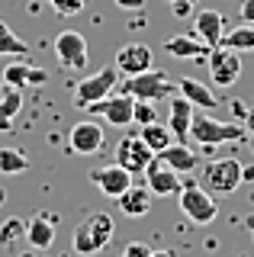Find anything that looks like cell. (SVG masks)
I'll use <instances>...</instances> for the list:
<instances>
[{"mask_svg":"<svg viewBox=\"0 0 254 257\" xmlns=\"http://www.w3.org/2000/svg\"><path fill=\"white\" fill-rule=\"evenodd\" d=\"M244 135H248V128L203 116V112H193V122H190V142H196L203 151H212L216 145H225V142H241Z\"/></svg>","mask_w":254,"mask_h":257,"instance_id":"cell-1","label":"cell"},{"mask_svg":"<svg viewBox=\"0 0 254 257\" xmlns=\"http://www.w3.org/2000/svg\"><path fill=\"white\" fill-rule=\"evenodd\" d=\"M113 215L109 212H93L74 228V254L81 257H90V254H100L103 247L113 241Z\"/></svg>","mask_w":254,"mask_h":257,"instance_id":"cell-2","label":"cell"},{"mask_svg":"<svg viewBox=\"0 0 254 257\" xmlns=\"http://www.w3.org/2000/svg\"><path fill=\"white\" fill-rule=\"evenodd\" d=\"M174 90H177V80H171L158 68H148L142 74H132L122 80V93L136 96V100H148V103L168 100V96H174Z\"/></svg>","mask_w":254,"mask_h":257,"instance_id":"cell-3","label":"cell"},{"mask_svg":"<svg viewBox=\"0 0 254 257\" xmlns=\"http://www.w3.org/2000/svg\"><path fill=\"white\" fill-rule=\"evenodd\" d=\"M180 209H184V215L190 222H196V225H209V222H216V215H219V206H216V199H212V193L203 187V183H196V180H184V187H180Z\"/></svg>","mask_w":254,"mask_h":257,"instance_id":"cell-4","label":"cell"},{"mask_svg":"<svg viewBox=\"0 0 254 257\" xmlns=\"http://www.w3.org/2000/svg\"><path fill=\"white\" fill-rule=\"evenodd\" d=\"M200 183L209 193H219V196H228L241 187V161L235 158H212L209 164L203 167Z\"/></svg>","mask_w":254,"mask_h":257,"instance_id":"cell-5","label":"cell"},{"mask_svg":"<svg viewBox=\"0 0 254 257\" xmlns=\"http://www.w3.org/2000/svg\"><path fill=\"white\" fill-rule=\"evenodd\" d=\"M119 77H122V74L116 71V64H113V68L97 71V74H90V77H81L77 87H74V103L87 109L90 103H97V100H103V96L113 93V87L119 84Z\"/></svg>","mask_w":254,"mask_h":257,"instance_id":"cell-6","label":"cell"},{"mask_svg":"<svg viewBox=\"0 0 254 257\" xmlns=\"http://www.w3.org/2000/svg\"><path fill=\"white\" fill-rule=\"evenodd\" d=\"M132 109H136V96H129V93H116V96L109 93V96H103V100L87 106L90 116H97V119H103V122H109L116 128L132 125Z\"/></svg>","mask_w":254,"mask_h":257,"instance_id":"cell-7","label":"cell"},{"mask_svg":"<svg viewBox=\"0 0 254 257\" xmlns=\"http://www.w3.org/2000/svg\"><path fill=\"white\" fill-rule=\"evenodd\" d=\"M90 48H87V39L74 29H65L55 36V58H58L61 68L68 71H84L87 68V58H90Z\"/></svg>","mask_w":254,"mask_h":257,"instance_id":"cell-8","label":"cell"},{"mask_svg":"<svg viewBox=\"0 0 254 257\" xmlns=\"http://www.w3.org/2000/svg\"><path fill=\"white\" fill-rule=\"evenodd\" d=\"M206 68H209V77L216 80L219 87H232L241 77V55L232 52L225 45L209 48V58H206Z\"/></svg>","mask_w":254,"mask_h":257,"instance_id":"cell-9","label":"cell"},{"mask_svg":"<svg viewBox=\"0 0 254 257\" xmlns=\"http://www.w3.org/2000/svg\"><path fill=\"white\" fill-rule=\"evenodd\" d=\"M103 142H106V132L97 119H81V122L71 125L68 132V148L81 158H90V155H100Z\"/></svg>","mask_w":254,"mask_h":257,"instance_id":"cell-10","label":"cell"},{"mask_svg":"<svg viewBox=\"0 0 254 257\" xmlns=\"http://www.w3.org/2000/svg\"><path fill=\"white\" fill-rule=\"evenodd\" d=\"M152 158H155V151L142 142L139 132L136 135H122L119 145H116V164H122L132 177H136V174H145V167L152 164Z\"/></svg>","mask_w":254,"mask_h":257,"instance_id":"cell-11","label":"cell"},{"mask_svg":"<svg viewBox=\"0 0 254 257\" xmlns=\"http://www.w3.org/2000/svg\"><path fill=\"white\" fill-rule=\"evenodd\" d=\"M148 68H155V48L152 45L129 42L116 52V71L119 74L132 77V74H142V71H148Z\"/></svg>","mask_w":254,"mask_h":257,"instance_id":"cell-12","label":"cell"},{"mask_svg":"<svg viewBox=\"0 0 254 257\" xmlns=\"http://www.w3.org/2000/svg\"><path fill=\"white\" fill-rule=\"evenodd\" d=\"M145 187L152 190V196H171V193H180V187H184V180H180V174L174 171L171 164H164L161 158H152V164L145 167Z\"/></svg>","mask_w":254,"mask_h":257,"instance_id":"cell-13","label":"cell"},{"mask_svg":"<svg viewBox=\"0 0 254 257\" xmlns=\"http://www.w3.org/2000/svg\"><path fill=\"white\" fill-rule=\"evenodd\" d=\"M90 180H93V187H97L103 196H109V199H119L125 190L132 187V174L125 171L122 164H106V167H100V171L90 174Z\"/></svg>","mask_w":254,"mask_h":257,"instance_id":"cell-14","label":"cell"},{"mask_svg":"<svg viewBox=\"0 0 254 257\" xmlns=\"http://www.w3.org/2000/svg\"><path fill=\"white\" fill-rule=\"evenodd\" d=\"M193 36L203 39L209 48H216L222 42V36H225V16H222L219 10H200L193 13Z\"/></svg>","mask_w":254,"mask_h":257,"instance_id":"cell-15","label":"cell"},{"mask_svg":"<svg viewBox=\"0 0 254 257\" xmlns=\"http://www.w3.org/2000/svg\"><path fill=\"white\" fill-rule=\"evenodd\" d=\"M0 80H4L7 87H42L45 80H49V71H42V68H33V64H26V61H10L4 68V74H0Z\"/></svg>","mask_w":254,"mask_h":257,"instance_id":"cell-16","label":"cell"},{"mask_svg":"<svg viewBox=\"0 0 254 257\" xmlns=\"http://www.w3.org/2000/svg\"><path fill=\"white\" fill-rule=\"evenodd\" d=\"M164 52L171 58H187V61H206L209 58V45L203 39H196L193 32L190 36H171L164 39Z\"/></svg>","mask_w":254,"mask_h":257,"instance_id":"cell-17","label":"cell"},{"mask_svg":"<svg viewBox=\"0 0 254 257\" xmlns=\"http://www.w3.org/2000/svg\"><path fill=\"white\" fill-rule=\"evenodd\" d=\"M193 112L196 106L184 96H174L171 100V109H168V128L174 132L177 142H187L190 139V122H193Z\"/></svg>","mask_w":254,"mask_h":257,"instance_id":"cell-18","label":"cell"},{"mask_svg":"<svg viewBox=\"0 0 254 257\" xmlns=\"http://www.w3.org/2000/svg\"><path fill=\"white\" fill-rule=\"evenodd\" d=\"M152 199L155 196H152L148 187H136V183H132L116 203H119V212H122V215H129V219H142V215H148V209H152Z\"/></svg>","mask_w":254,"mask_h":257,"instance_id":"cell-19","label":"cell"},{"mask_svg":"<svg viewBox=\"0 0 254 257\" xmlns=\"http://www.w3.org/2000/svg\"><path fill=\"white\" fill-rule=\"evenodd\" d=\"M158 158H161L164 164H171L177 174H190V171H196V167H200V158L203 155H196L187 142H174L171 148H164Z\"/></svg>","mask_w":254,"mask_h":257,"instance_id":"cell-20","label":"cell"},{"mask_svg":"<svg viewBox=\"0 0 254 257\" xmlns=\"http://www.w3.org/2000/svg\"><path fill=\"white\" fill-rule=\"evenodd\" d=\"M26 241L39 251H45V247H52L55 241V215H33V219L26 222Z\"/></svg>","mask_w":254,"mask_h":257,"instance_id":"cell-21","label":"cell"},{"mask_svg":"<svg viewBox=\"0 0 254 257\" xmlns=\"http://www.w3.org/2000/svg\"><path fill=\"white\" fill-rule=\"evenodd\" d=\"M177 93L184 96V100H190L193 106H200V109H212V106H219L216 93H212L206 84H200L196 77H180V80H177Z\"/></svg>","mask_w":254,"mask_h":257,"instance_id":"cell-22","label":"cell"},{"mask_svg":"<svg viewBox=\"0 0 254 257\" xmlns=\"http://www.w3.org/2000/svg\"><path fill=\"white\" fill-rule=\"evenodd\" d=\"M23 109V90L20 87H7L0 96V132H13V119Z\"/></svg>","mask_w":254,"mask_h":257,"instance_id":"cell-23","label":"cell"},{"mask_svg":"<svg viewBox=\"0 0 254 257\" xmlns=\"http://www.w3.org/2000/svg\"><path fill=\"white\" fill-rule=\"evenodd\" d=\"M139 135H142V142H145L148 148L155 151V155H161L164 148H171V145L177 142L171 128L164 125V122H158V119H155V122H148V125H142V128H139Z\"/></svg>","mask_w":254,"mask_h":257,"instance_id":"cell-24","label":"cell"},{"mask_svg":"<svg viewBox=\"0 0 254 257\" xmlns=\"http://www.w3.org/2000/svg\"><path fill=\"white\" fill-rule=\"evenodd\" d=\"M225 48H232V52L244 55V52H254V23H241V26L228 29L225 36H222V42Z\"/></svg>","mask_w":254,"mask_h":257,"instance_id":"cell-25","label":"cell"},{"mask_svg":"<svg viewBox=\"0 0 254 257\" xmlns=\"http://www.w3.org/2000/svg\"><path fill=\"white\" fill-rule=\"evenodd\" d=\"M0 55H13V58H26L29 55V45L23 42L4 20H0Z\"/></svg>","mask_w":254,"mask_h":257,"instance_id":"cell-26","label":"cell"},{"mask_svg":"<svg viewBox=\"0 0 254 257\" xmlns=\"http://www.w3.org/2000/svg\"><path fill=\"white\" fill-rule=\"evenodd\" d=\"M29 171V158L20 148H0V174H23Z\"/></svg>","mask_w":254,"mask_h":257,"instance_id":"cell-27","label":"cell"},{"mask_svg":"<svg viewBox=\"0 0 254 257\" xmlns=\"http://www.w3.org/2000/svg\"><path fill=\"white\" fill-rule=\"evenodd\" d=\"M20 238H26V222L23 219H7L0 225V244L4 247H13Z\"/></svg>","mask_w":254,"mask_h":257,"instance_id":"cell-28","label":"cell"},{"mask_svg":"<svg viewBox=\"0 0 254 257\" xmlns=\"http://www.w3.org/2000/svg\"><path fill=\"white\" fill-rule=\"evenodd\" d=\"M155 119H158L155 103H148V100H136V109H132V122H136V125H148V122H155Z\"/></svg>","mask_w":254,"mask_h":257,"instance_id":"cell-29","label":"cell"},{"mask_svg":"<svg viewBox=\"0 0 254 257\" xmlns=\"http://www.w3.org/2000/svg\"><path fill=\"white\" fill-rule=\"evenodd\" d=\"M49 4L58 16H77L87 7V0H49Z\"/></svg>","mask_w":254,"mask_h":257,"instance_id":"cell-30","label":"cell"},{"mask_svg":"<svg viewBox=\"0 0 254 257\" xmlns=\"http://www.w3.org/2000/svg\"><path fill=\"white\" fill-rule=\"evenodd\" d=\"M122 257H152V247H148L145 241H132V244H125Z\"/></svg>","mask_w":254,"mask_h":257,"instance_id":"cell-31","label":"cell"},{"mask_svg":"<svg viewBox=\"0 0 254 257\" xmlns=\"http://www.w3.org/2000/svg\"><path fill=\"white\" fill-rule=\"evenodd\" d=\"M171 10L177 16H193V4L190 0H171Z\"/></svg>","mask_w":254,"mask_h":257,"instance_id":"cell-32","label":"cell"},{"mask_svg":"<svg viewBox=\"0 0 254 257\" xmlns=\"http://www.w3.org/2000/svg\"><path fill=\"white\" fill-rule=\"evenodd\" d=\"M241 23H254V0H241Z\"/></svg>","mask_w":254,"mask_h":257,"instance_id":"cell-33","label":"cell"},{"mask_svg":"<svg viewBox=\"0 0 254 257\" xmlns=\"http://www.w3.org/2000/svg\"><path fill=\"white\" fill-rule=\"evenodd\" d=\"M119 10H142L145 7V0H113Z\"/></svg>","mask_w":254,"mask_h":257,"instance_id":"cell-34","label":"cell"},{"mask_svg":"<svg viewBox=\"0 0 254 257\" xmlns=\"http://www.w3.org/2000/svg\"><path fill=\"white\" fill-rule=\"evenodd\" d=\"M244 128L254 135V109H248V116H244Z\"/></svg>","mask_w":254,"mask_h":257,"instance_id":"cell-35","label":"cell"},{"mask_svg":"<svg viewBox=\"0 0 254 257\" xmlns=\"http://www.w3.org/2000/svg\"><path fill=\"white\" fill-rule=\"evenodd\" d=\"M244 180H254V167H241V183Z\"/></svg>","mask_w":254,"mask_h":257,"instance_id":"cell-36","label":"cell"},{"mask_svg":"<svg viewBox=\"0 0 254 257\" xmlns=\"http://www.w3.org/2000/svg\"><path fill=\"white\" fill-rule=\"evenodd\" d=\"M152 257H174V251H152Z\"/></svg>","mask_w":254,"mask_h":257,"instance_id":"cell-37","label":"cell"},{"mask_svg":"<svg viewBox=\"0 0 254 257\" xmlns=\"http://www.w3.org/2000/svg\"><path fill=\"white\" fill-rule=\"evenodd\" d=\"M0 203H4V190H0Z\"/></svg>","mask_w":254,"mask_h":257,"instance_id":"cell-38","label":"cell"},{"mask_svg":"<svg viewBox=\"0 0 254 257\" xmlns=\"http://www.w3.org/2000/svg\"><path fill=\"white\" fill-rule=\"evenodd\" d=\"M251 238H254V231H251Z\"/></svg>","mask_w":254,"mask_h":257,"instance_id":"cell-39","label":"cell"}]
</instances>
